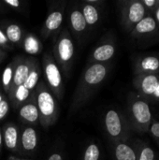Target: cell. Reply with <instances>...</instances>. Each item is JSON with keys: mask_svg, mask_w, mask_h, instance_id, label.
I'll use <instances>...</instances> for the list:
<instances>
[{"mask_svg": "<svg viewBox=\"0 0 159 160\" xmlns=\"http://www.w3.org/2000/svg\"><path fill=\"white\" fill-rule=\"evenodd\" d=\"M106 76V68L103 65L97 64L92 66L85 72L84 79L89 84H97L100 82Z\"/></svg>", "mask_w": 159, "mask_h": 160, "instance_id": "cell-1", "label": "cell"}, {"mask_svg": "<svg viewBox=\"0 0 159 160\" xmlns=\"http://www.w3.org/2000/svg\"><path fill=\"white\" fill-rule=\"evenodd\" d=\"M37 103L40 112L45 116H50L54 112V100L48 92H41L37 98Z\"/></svg>", "mask_w": 159, "mask_h": 160, "instance_id": "cell-2", "label": "cell"}, {"mask_svg": "<svg viewBox=\"0 0 159 160\" xmlns=\"http://www.w3.org/2000/svg\"><path fill=\"white\" fill-rule=\"evenodd\" d=\"M133 114L136 120L141 124H146L151 120V112L149 106L144 101H137L132 107Z\"/></svg>", "mask_w": 159, "mask_h": 160, "instance_id": "cell-3", "label": "cell"}, {"mask_svg": "<svg viewBox=\"0 0 159 160\" xmlns=\"http://www.w3.org/2000/svg\"><path fill=\"white\" fill-rule=\"evenodd\" d=\"M106 127L108 132L113 136H118L122 131V125L118 113L115 111H109L106 115Z\"/></svg>", "mask_w": 159, "mask_h": 160, "instance_id": "cell-4", "label": "cell"}, {"mask_svg": "<svg viewBox=\"0 0 159 160\" xmlns=\"http://www.w3.org/2000/svg\"><path fill=\"white\" fill-rule=\"evenodd\" d=\"M58 52L63 61H68L72 57L74 52V48L71 40L68 38L61 39L58 45Z\"/></svg>", "mask_w": 159, "mask_h": 160, "instance_id": "cell-5", "label": "cell"}, {"mask_svg": "<svg viewBox=\"0 0 159 160\" xmlns=\"http://www.w3.org/2000/svg\"><path fill=\"white\" fill-rule=\"evenodd\" d=\"M45 71L49 83L54 88L58 87L61 83V74L58 68L54 64H49Z\"/></svg>", "mask_w": 159, "mask_h": 160, "instance_id": "cell-6", "label": "cell"}, {"mask_svg": "<svg viewBox=\"0 0 159 160\" xmlns=\"http://www.w3.org/2000/svg\"><path fill=\"white\" fill-rule=\"evenodd\" d=\"M22 144L25 150H33L37 146V134L33 128H28L23 131L22 136Z\"/></svg>", "mask_w": 159, "mask_h": 160, "instance_id": "cell-7", "label": "cell"}, {"mask_svg": "<svg viewBox=\"0 0 159 160\" xmlns=\"http://www.w3.org/2000/svg\"><path fill=\"white\" fill-rule=\"evenodd\" d=\"M115 155L117 160H136V155L132 148L127 144H119L116 147Z\"/></svg>", "mask_w": 159, "mask_h": 160, "instance_id": "cell-8", "label": "cell"}, {"mask_svg": "<svg viewBox=\"0 0 159 160\" xmlns=\"http://www.w3.org/2000/svg\"><path fill=\"white\" fill-rule=\"evenodd\" d=\"M144 15V7L142 3L136 2L131 5L129 8L128 18L132 22H139L143 19Z\"/></svg>", "mask_w": 159, "mask_h": 160, "instance_id": "cell-9", "label": "cell"}, {"mask_svg": "<svg viewBox=\"0 0 159 160\" xmlns=\"http://www.w3.org/2000/svg\"><path fill=\"white\" fill-rule=\"evenodd\" d=\"M114 53V48L112 45H103L98 47L95 52H94V57L97 61H106L109 60Z\"/></svg>", "mask_w": 159, "mask_h": 160, "instance_id": "cell-10", "label": "cell"}, {"mask_svg": "<svg viewBox=\"0 0 159 160\" xmlns=\"http://www.w3.org/2000/svg\"><path fill=\"white\" fill-rule=\"evenodd\" d=\"M20 115L29 122H35L38 117V111L35 105L27 104L21 109Z\"/></svg>", "mask_w": 159, "mask_h": 160, "instance_id": "cell-11", "label": "cell"}, {"mask_svg": "<svg viewBox=\"0 0 159 160\" xmlns=\"http://www.w3.org/2000/svg\"><path fill=\"white\" fill-rule=\"evenodd\" d=\"M156 27H157L156 21L151 17H147V18H143L141 22L137 23L136 30L139 33L144 34V33H149V32L154 31Z\"/></svg>", "mask_w": 159, "mask_h": 160, "instance_id": "cell-12", "label": "cell"}, {"mask_svg": "<svg viewBox=\"0 0 159 160\" xmlns=\"http://www.w3.org/2000/svg\"><path fill=\"white\" fill-rule=\"evenodd\" d=\"M158 85V80L156 76L154 75H149L145 77L142 81V90L145 94L151 95L156 92V89Z\"/></svg>", "mask_w": 159, "mask_h": 160, "instance_id": "cell-13", "label": "cell"}, {"mask_svg": "<svg viewBox=\"0 0 159 160\" xmlns=\"http://www.w3.org/2000/svg\"><path fill=\"white\" fill-rule=\"evenodd\" d=\"M70 20L71 24L76 31H82L86 27V22L83 17V14L79 10H75L71 13Z\"/></svg>", "mask_w": 159, "mask_h": 160, "instance_id": "cell-14", "label": "cell"}, {"mask_svg": "<svg viewBox=\"0 0 159 160\" xmlns=\"http://www.w3.org/2000/svg\"><path fill=\"white\" fill-rule=\"evenodd\" d=\"M18 140V132L15 128L9 127L6 129L5 132V142L7 148L14 149L17 145Z\"/></svg>", "mask_w": 159, "mask_h": 160, "instance_id": "cell-15", "label": "cell"}, {"mask_svg": "<svg viewBox=\"0 0 159 160\" xmlns=\"http://www.w3.org/2000/svg\"><path fill=\"white\" fill-rule=\"evenodd\" d=\"M29 75V68L25 65H21L17 68L14 76H13V81L16 85H22L25 82L26 78Z\"/></svg>", "mask_w": 159, "mask_h": 160, "instance_id": "cell-16", "label": "cell"}, {"mask_svg": "<svg viewBox=\"0 0 159 160\" xmlns=\"http://www.w3.org/2000/svg\"><path fill=\"white\" fill-rule=\"evenodd\" d=\"M62 20H63V15L61 12L58 11L52 12V14L49 15V17L46 20V27L49 30H55L60 26Z\"/></svg>", "mask_w": 159, "mask_h": 160, "instance_id": "cell-17", "label": "cell"}, {"mask_svg": "<svg viewBox=\"0 0 159 160\" xmlns=\"http://www.w3.org/2000/svg\"><path fill=\"white\" fill-rule=\"evenodd\" d=\"M82 14H83L86 23H88V24H94L98 20V13L94 6H91V5L85 6L83 8Z\"/></svg>", "mask_w": 159, "mask_h": 160, "instance_id": "cell-18", "label": "cell"}, {"mask_svg": "<svg viewBox=\"0 0 159 160\" xmlns=\"http://www.w3.org/2000/svg\"><path fill=\"white\" fill-rule=\"evenodd\" d=\"M22 31L16 24H11L7 28V38L12 42H18L21 39Z\"/></svg>", "mask_w": 159, "mask_h": 160, "instance_id": "cell-19", "label": "cell"}, {"mask_svg": "<svg viewBox=\"0 0 159 160\" xmlns=\"http://www.w3.org/2000/svg\"><path fill=\"white\" fill-rule=\"evenodd\" d=\"M99 158V149L96 144H91L84 155V160H98Z\"/></svg>", "mask_w": 159, "mask_h": 160, "instance_id": "cell-20", "label": "cell"}, {"mask_svg": "<svg viewBox=\"0 0 159 160\" xmlns=\"http://www.w3.org/2000/svg\"><path fill=\"white\" fill-rule=\"evenodd\" d=\"M142 65L144 69L157 70L159 68V61L156 57H147L142 61Z\"/></svg>", "mask_w": 159, "mask_h": 160, "instance_id": "cell-21", "label": "cell"}, {"mask_svg": "<svg viewBox=\"0 0 159 160\" xmlns=\"http://www.w3.org/2000/svg\"><path fill=\"white\" fill-rule=\"evenodd\" d=\"M37 79H38V75L36 71H33L31 73H29L28 77L26 78L25 82H23V85L24 87H26L28 90L29 89H32L35 87V85L37 84Z\"/></svg>", "mask_w": 159, "mask_h": 160, "instance_id": "cell-22", "label": "cell"}, {"mask_svg": "<svg viewBox=\"0 0 159 160\" xmlns=\"http://www.w3.org/2000/svg\"><path fill=\"white\" fill-rule=\"evenodd\" d=\"M28 95H29V90L26 87H24L23 84L18 86L16 91V98L19 101H24L28 98Z\"/></svg>", "mask_w": 159, "mask_h": 160, "instance_id": "cell-23", "label": "cell"}, {"mask_svg": "<svg viewBox=\"0 0 159 160\" xmlns=\"http://www.w3.org/2000/svg\"><path fill=\"white\" fill-rule=\"evenodd\" d=\"M25 49L29 53H35L37 51V43L33 38H27L25 42Z\"/></svg>", "mask_w": 159, "mask_h": 160, "instance_id": "cell-24", "label": "cell"}, {"mask_svg": "<svg viewBox=\"0 0 159 160\" xmlns=\"http://www.w3.org/2000/svg\"><path fill=\"white\" fill-rule=\"evenodd\" d=\"M155 158V154L154 151L151 148H144L141 154L140 160H154Z\"/></svg>", "mask_w": 159, "mask_h": 160, "instance_id": "cell-25", "label": "cell"}, {"mask_svg": "<svg viewBox=\"0 0 159 160\" xmlns=\"http://www.w3.org/2000/svg\"><path fill=\"white\" fill-rule=\"evenodd\" d=\"M11 78H12V70L10 68H7L5 70H4V73H3V83L4 85H8L10 81H11Z\"/></svg>", "mask_w": 159, "mask_h": 160, "instance_id": "cell-26", "label": "cell"}, {"mask_svg": "<svg viewBox=\"0 0 159 160\" xmlns=\"http://www.w3.org/2000/svg\"><path fill=\"white\" fill-rule=\"evenodd\" d=\"M8 112V104L7 101L1 100L0 102V119L4 118V116L7 114V112Z\"/></svg>", "mask_w": 159, "mask_h": 160, "instance_id": "cell-27", "label": "cell"}, {"mask_svg": "<svg viewBox=\"0 0 159 160\" xmlns=\"http://www.w3.org/2000/svg\"><path fill=\"white\" fill-rule=\"evenodd\" d=\"M151 131L153 133V135H155L156 137L159 138V124L157 123V124H154L151 128Z\"/></svg>", "mask_w": 159, "mask_h": 160, "instance_id": "cell-28", "label": "cell"}, {"mask_svg": "<svg viewBox=\"0 0 159 160\" xmlns=\"http://www.w3.org/2000/svg\"><path fill=\"white\" fill-rule=\"evenodd\" d=\"M6 3L10 5V6H13L15 8L19 6V1L18 0H6Z\"/></svg>", "mask_w": 159, "mask_h": 160, "instance_id": "cell-29", "label": "cell"}, {"mask_svg": "<svg viewBox=\"0 0 159 160\" xmlns=\"http://www.w3.org/2000/svg\"><path fill=\"white\" fill-rule=\"evenodd\" d=\"M7 41V37L4 35V33L0 30V44H4Z\"/></svg>", "mask_w": 159, "mask_h": 160, "instance_id": "cell-30", "label": "cell"}, {"mask_svg": "<svg viewBox=\"0 0 159 160\" xmlns=\"http://www.w3.org/2000/svg\"><path fill=\"white\" fill-rule=\"evenodd\" d=\"M49 160H62V157L58 154H53L52 156L50 157Z\"/></svg>", "mask_w": 159, "mask_h": 160, "instance_id": "cell-31", "label": "cell"}, {"mask_svg": "<svg viewBox=\"0 0 159 160\" xmlns=\"http://www.w3.org/2000/svg\"><path fill=\"white\" fill-rule=\"evenodd\" d=\"M144 3H145L147 6H149V7H152V6L155 5V0H145Z\"/></svg>", "mask_w": 159, "mask_h": 160, "instance_id": "cell-32", "label": "cell"}, {"mask_svg": "<svg viewBox=\"0 0 159 160\" xmlns=\"http://www.w3.org/2000/svg\"><path fill=\"white\" fill-rule=\"evenodd\" d=\"M155 94H156V96H157V97H159V82H158V85H157V89H156V92H155Z\"/></svg>", "mask_w": 159, "mask_h": 160, "instance_id": "cell-33", "label": "cell"}, {"mask_svg": "<svg viewBox=\"0 0 159 160\" xmlns=\"http://www.w3.org/2000/svg\"><path fill=\"white\" fill-rule=\"evenodd\" d=\"M1 143H2V137H1V134H0V145H1Z\"/></svg>", "mask_w": 159, "mask_h": 160, "instance_id": "cell-34", "label": "cell"}, {"mask_svg": "<svg viewBox=\"0 0 159 160\" xmlns=\"http://www.w3.org/2000/svg\"><path fill=\"white\" fill-rule=\"evenodd\" d=\"M157 19L159 20V9H158V11H157Z\"/></svg>", "mask_w": 159, "mask_h": 160, "instance_id": "cell-35", "label": "cell"}, {"mask_svg": "<svg viewBox=\"0 0 159 160\" xmlns=\"http://www.w3.org/2000/svg\"><path fill=\"white\" fill-rule=\"evenodd\" d=\"M0 102H1V98H0Z\"/></svg>", "mask_w": 159, "mask_h": 160, "instance_id": "cell-36", "label": "cell"}]
</instances>
